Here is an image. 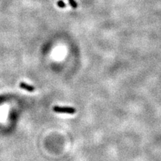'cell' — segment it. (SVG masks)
<instances>
[{
  "label": "cell",
  "instance_id": "1",
  "mask_svg": "<svg viewBox=\"0 0 161 161\" xmlns=\"http://www.w3.org/2000/svg\"><path fill=\"white\" fill-rule=\"evenodd\" d=\"M53 111L56 113H67V114H74L76 112V109L73 107L68 106H55L53 107Z\"/></svg>",
  "mask_w": 161,
  "mask_h": 161
},
{
  "label": "cell",
  "instance_id": "2",
  "mask_svg": "<svg viewBox=\"0 0 161 161\" xmlns=\"http://www.w3.org/2000/svg\"><path fill=\"white\" fill-rule=\"evenodd\" d=\"M19 87L22 89H24V90L29 91V92H33L36 89V88L34 86L31 85L27 84V83H26L24 82H21L19 83Z\"/></svg>",
  "mask_w": 161,
  "mask_h": 161
},
{
  "label": "cell",
  "instance_id": "3",
  "mask_svg": "<svg viewBox=\"0 0 161 161\" xmlns=\"http://www.w3.org/2000/svg\"><path fill=\"white\" fill-rule=\"evenodd\" d=\"M68 2L70 4L71 6L73 8H77V3L76 2L75 0H68Z\"/></svg>",
  "mask_w": 161,
  "mask_h": 161
},
{
  "label": "cell",
  "instance_id": "4",
  "mask_svg": "<svg viewBox=\"0 0 161 161\" xmlns=\"http://www.w3.org/2000/svg\"><path fill=\"white\" fill-rule=\"evenodd\" d=\"M58 6L61 8H64L66 7V4L63 1V0H60L57 2Z\"/></svg>",
  "mask_w": 161,
  "mask_h": 161
}]
</instances>
